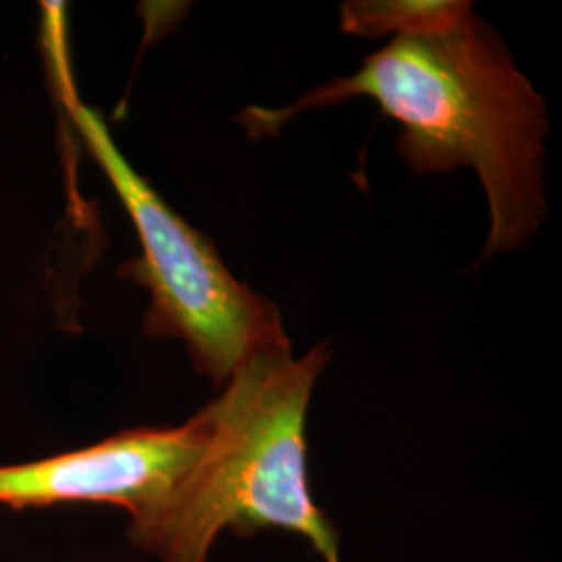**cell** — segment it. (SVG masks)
<instances>
[{"label": "cell", "mask_w": 562, "mask_h": 562, "mask_svg": "<svg viewBox=\"0 0 562 562\" xmlns=\"http://www.w3.org/2000/svg\"><path fill=\"white\" fill-rule=\"evenodd\" d=\"M327 359V344L302 359L290 344L244 362L209 402L199 461L169 503L132 521L130 540L162 562H206L223 531L283 529L306 538L323 562H340L338 533L313 501L306 471V415Z\"/></svg>", "instance_id": "obj_2"}, {"label": "cell", "mask_w": 562, "mask_h": 562, "mask_svg": "<svg viewBox=\"0 0 562 562\" xmlns=\"http://www.w3.org/2000/svg\"><path fill=\"white\" fill-rule=\"evenodd\" d=\"M344 30L392 34L359 71L329 81L290 109H248L250 138L271 136L304 109L371 99L401 125L398 150L419 176L471 167L490 209L485 257L519 248L546 213L542 97L469 2H352Z\"/></svg>", "instance_id": "obj_1"}, {"label": "cell", "mask_w": 562, "mask_h": 562, "mask_svg": "<svg viewBox=\"0 0 562 562\" xmlns=\"http://www.w3.org/2000/svg\"><path fill=\"white\" fill-rule=\"evenodd\" d=\"M71 117L136 227L140 257L121 276L150 296L146 334L183 340L199 373L217 387L248 359L290 346L278 306L234 278L215 246L162 201L123 157L101 115L76 102Z\"/></svg>", "instance_id": "obj_3"}, {"label": "cell", "mask_w": 562, "mask_h": 562, "mask_svg": "<svg viewBox=\"0 0 562 562\" xmlns=\"http://www.w3.org/2000/svg\"><path fill=\"white\" fill-rule=\"evenodd\" d=\"M211 434L209 404L178 427H140L42 461L0 467V504L15 510L55 504L121 506L132 521L173 498Z\"/></svg>", "instance_id": "obj_4"}]
</instances>
